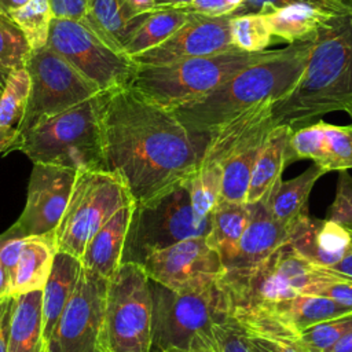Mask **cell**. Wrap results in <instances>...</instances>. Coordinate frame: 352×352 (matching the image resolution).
Segmentation results:
<instances>
[{"label": "cell", "instance_id": "obj_1", "mask_svg": "<svg viewBox=\"0 0 352 352\" xmlns=\"http://www.w3.org/2000/svg\"><path fill=\"white\" fill-rule=\"evenodd\" d=\"M104 169L121 179L135 204L186 182L199 166L209 138L191 133L173 110L129 84L96 95Z\"/></svg>", "mask_w": 352, "mask_h": 352}, {"label": "cell", "instance_id": "obj_2", "mask_svg": "<svg viewBox=\"0 0 352 352\" xmlns=\"http://www.w3.org/2000/svg\"><path fill=\"white\" fill-rule=\"evenodd\" d=\"M352 107V12L334 15L312 40L308 62L293 89L272 104L275 125L297 129Z\"/></svg>", "mask_w": 352, "mask_h": 352}, {"label": "cell", "instance_id": "obj_3", "mask_svg": "<svg viewBox=\"0 0 352 352\" xmlns=\"http://www.w3.org/2000/svg\"><path fill=\"white\" fill-rule=\"evenodd\" d=\"M312 41H300L268 54L239 70L210 94L173 111L194 135L210 136L219 126L263 102L287 95L302 74Z\"/></svg>", "mask_w": 352, "mask_h": 352}, {"label": "cell", "instance_id": "obj_4", "mask_svg": "<svg viewBox=\"0 0 352 352\" xmlns=\"http://www.w3.org/2000/svg\"><path fill=\"white\" fill-rule=\"evenodd\" d=\"M153 305L151 352H216L213 327L230 316L220 279L176 292L148 278Z\"/></svg>", "mask_w": 352, "mask_h": 352}, {"label": "cell", "instance_id": "obj_5", "mask_svg": "<svg viewBox=\"0 0 352 352\" xmlns=\"http://www.w3.org/2000/svg\"><path fill=\"white\" fill-rule=\"evenodd\" d=\"M267 54L268 51L246 52L234 47L220 54L168 65H136L128 84L157 104L175 110L210 94Z\"/></svg>", "mask_w": 352, "mask_h": 352}, {"label": "cell", "instance_id": "obj_6", "mask_svg": "<svg viewBox=\"0 0 352 352\" xmlns=\"http://www.w3.org/2000/svg\"><path fill=\"white\" fill-rule=\"evenodd\" d=\"M32 162L106 170L96 96L21 132L16 148Z\"/></svg>", "mask_w": 352, "mask_h": 352}, {"label": "cell", "instance_id": "obj_7", "mask_svg": "<svg viewBox=\"0 0 352 352\" xmlns=\"http://www.w3.org/2000/svg\"><path fill=\"white\" fill-rule=\"evenodd\" d=\"M345 276L348 275L330 267L305 260L289 243H283L254 268L238 274H223L220 282L227 293L231 314L234 309L290 298L302 294L312 283Z\"/></svg>", "mask_w": 352, "mask_h": 352}, {"label": "cell", "instance_id": "obj_8", "mask_svg": "<svg viewBox=\"0 0 352 352\" xmlns=\"http://www.w3.org/2000/svg\"><path fill=\"white\" fill-rule=\"evenodd\" d=\"M272 104V100L256 104L210 133L201 162L221 166L220 199L246 202L254 164L275 126Z\"/></svg>", "mask_w": 352, "mask_h": 352}, {"label": "cell", "instance_id": "obj_9", "mask_svg": "<svg viewBox=\"0 0 352 352\" xmlns=\"http://www.w3.org/2000/svg\"><path fill=\"white\" fill-rule=\"evenodd\" d=\"M209 230L210 216L197 217L187 183L183 182L157 198L135 204L122 263L142 264L153 252L188 238L206 236Z\"/></svg>", "mask_w": 352, "mask_h": 352}, {"label": "cell", "instance_id": "obj_10", "mask_svg": "<svg viewBox=\"0 0 352 352\" xmlns=\"http://www.w3.org/2000/svg\"><path fill=\"white\" fill-rule=\"evenodd\" d=\"M153 305L142 264L122 263L109 279L100 352H151Z\"/></svg>", "mask_w": 352, "mask_h": 352}, {"label": "cell", "instance_id": "obj_11", "mask_svg": "<svg viewBox=\"0 0 352 352\" xmlns=\"http://www.w3.org/2000/svg\"><path fill=\"white\" fill-rule=\"evenodd\" d=\"M135 204L120 177L109 170H78L55 230L58 252L81 258L91 238L121 208Z\"/></svg>", "mask_w": 352, "mask_h": 352}, {"label": "cell", "instance_id": "obj_12", "mask_svg": "<svg viewBox=\"0 0 352 352\" xmlns=\"http://www.w3.org/2000/svg\"><path fill=\"white\" fill-rule=\"evenodd\" d=\"M25 67L30 74L32 89L23 120L18 126L21 132L102 92L48 44L33 50Z\"/></svg>", "mask_w": 352, "mask_h": 352}, {"label": "cell", "instance_id": "obj_13", "mask_svg": "<svg viewBox=\"0 0 352 352\" xmlns=\"http://www.w3.org/2000/svg\"><path fill=\"white\" fill-rule=\"evenodd\" d=\"M48 45L102 91L128 84L136 66L129 56L74 19L52 18Z\"/></svg>", "mask_w": 352, "mask_h": 352}, {"label": "cell", "instance_id": "obj_14", "mask_svg": "<svg viewBox=\"0 0 352 352\" xmlns=\"http://www.w3.org/2000/svg\"><path fill=\"white\" fill-rule=\"evenodd\" d=\"M109 279L82 268L76 289L47 342V352H100Z\"/></svg>", "mask_w": 352, "mask_h": 352}, {"label": "cell", "instance_id": "obj_15", "mask_svg": "<svg viewBox=\"0 0 352 352\" xmlns=\"http://www.w3.org/2000/svg\"><path fill=\"white\" fill-rule=\"evenodd\" d=\"M77 172L69 166L34 162L25 208L6 234L25 238L55 232L67 208Z\"/></svg>", "mask_w": 352, "mask_h": 352}, {"label": "cell", "instance_id": "obj_16", "mask_svg": "<svg viewBox=\"0 0 352 352\" xmlns=\"http://www.w3.org/2000/svg\"><path fill=\"white\" fill-rule=\"evenodd\" d=\"M142 265L150 279L176 292L208 286L224 272L223 261L206 236L188 238L153 252Z\"/></svg>", "mask_w": 352, "mask_h": 352}, {"label": "cell", "instance_id": "obj_17", "mask_svg": "<svg viewBox=\"0 0 352 352\" xmlns=\"http://www.w3.org/2000/svg\"><path fill=\"white\" fill-rule=\"evenodd\" d=\"M231 18L232 14L208 16L191 12L188 21L166 41L131 59L135 65L154 66L228 51L234 48L230 30Z\"/></svg>", "mask_w": 352, "mask_h": 352}, {"label": "cell", "instance_id": "obj_18", "mask_svg": "<svg viewBox=\"0 0 352 352\" xmlns=\"http://www.w3.org/2000/svg\"><path fill=\"white\" fill-rule=\"evenodd\" d=\"M287 160H311L324 172L352 169V125H333L319 120L293 129Z\"/></svg>", "mask_w": 352, "mask_h": 352}, {"label": "cell", "instance_id": "obj_19", "mask_svg": "<svg viewBox=\"0 0 352 352\" xmlns=\"http://www.w3.org/2000/svg\"><path fill=\"white\" fill-rule=\"evenodd\" d=\"M286 243L305 260L331 268L348 253L351 232L345 224L305 213L287 228Z\"/></svg>", "mask_w": 352, "mask_h": 352}, {"label": "cell", "instance_id": "obj_20", "mask_svg": "<svg viewBox=\"0 0 352 352\" xmlns=\"http://www.w3.org/2000/svg\"><path fill=\"white\" fill-rule=\"evenodd\" d=\"M249 206V223L223 274H238L254 268L287 241V228L272 219L263 199Z\"/></svg>", "mask_w": 352, "mask_h": 352}, {"label": "cell", "instance_id": "obj_21", "mask_svg": "<svg viewBox=\"0 0 352 352\" xmlns=\"http://www.w3.org/2000/svg\"><path fill=\"white\" fill-rule=\"evenodd\" d=\"M135 204L121 208L88 242L80 261L82 268L111 279L122 264V253Z\"/></svg>", "mask_w": 352, "mask_h": 352}, {"label": "cell", "instance_id": "obj_22", "mask_svg": "<svg viewBox=\"0 0 352 352\" xmlns=\"http://www.w3.org/2000/svg\"><path fill=\"white\" fill-rule=\"evenodd\" d=\"M55 232L25 236L15 272L6 289V297L43 290L56 254Z\"/></svg>", "mask_w": 352, "mask_h": 352}, {"label": "cell", "instance_id": "obj_23", "mask_svg": "<svg viewBox=\"0 0 352 352\" xmlns=\"http://www.w3.org/2000/svg\"><path fill=\"white\" fill-rule=\"evenodd\" d=\"M150 12H136L126 0H91L88 12L80 22L107 45L124 54L125 43Z\"/></svg>", "mask_w": 352, "mask_h": 352}, {"label": "cell", "instance_id": "obj_24", "mask_svg": "<svg viewBox=\"0 0 352 352\" xmlns=\"http://www.w3.org/2000/svg\"><path fill=\"white\" fill-rule=\"evenodd\" d=\"M242 309L264 311L296 333H300L304 329L323 320L333 319L345 314H352L351 305L337 302L331 298L308 294H298L290 298Z\"/></svg>", "mask_w": 352, "mask_h": 352}, {"label": "cell", "instance_id": "obj_25", "mask_svg": "<svg viewBox=\"0 0 352 352\" xmlns=\"http://www.w3.org/2000/svg\"><path fill=\"white\" fill-rule=\"evenodd\" d=\"M337 14L316 4L294 3L268 11L264 16L272 37L293 44L312 41L319 29Z\"/></svg>", "mask_w": 352, "mask_h": 352}, {"label": "cell", "instance_id": "obj_26", "mask_svg": "<svg viewBox=\"0 0 352 352\" xmlns=\"http://www.w3.org/2000/svg\"><path fill=\"white\" fill-rule=\"evenodd\" d=\"M326 173L319 165L312 164L298 176L279 179L263 198L270 214L285 228H289L300 216L308 213V198L315 182Z\"/></svg>", "mask_w": 352, "mask_h": 352}, {"label": "cell", "instance_id": "obj_27", "mask_svg": "<svg viewBox=\"0 0 352 352\" xmlns=\"http://www.w3.org/2000/svg\"><path fill=\"white\" fill-rule=\"evenodd\" d=\"M81 271L80 258L69 253L56 252L51 274L43 289V331L45 342H48L55 323L70 300Z\"/></svg>", "mask_w": 352, "mask_h": 352}, {"label": "cell", "instance_id": "obj_28", "mask_svg": "<svg viewBox=\"0 0 352 352\" xmlns=\"http://www.w3.org/2000/svg\"><path fill=\"white\" fill-rule=\"evenodd\" d=\"M8 352H47L43 331V290L14 297Z\"/></svg>", "mask_w": 352, "mask_h": 352}, {"label": "cell", "instance_id": "obj_29", "mask_svg": "<svg viewBox=\"0 0 352 352\" xmlns=\"http://www.w3.org/2000/svg\"><path fill=\"white\" fill-rule=\"evenodd\" d=\"M293 129L289 125H275L254 164L246 204H254L265 197L270 188L282 179V172L287 164V146Z\"/></svg>", "mask_w": 352, "mask_h": 352}, {"label": "cell", "instance_id": "obj_30", "mask_svg": "<svg viewBox=\"0 0 352 352\" xmlns=\"http://www.w3.org/2000/svg\"><path fill=\"white\" fill-rule=\"evenodd\" d=\"M250 217V206L246 202H230L219 199L210 213V230L206 242L213 248L226 267L234 257L242 234Z\"/></svg>", "mask_w": 352, "mask_h": 352}, {"label": "cell", "instance_id": "obj_31", "mask_svg": "<svg viewBox=\"0 0 352 352\" xmlns=\"http://www.w3.org/2000/svg\"><path fill=\"white\" fill-rule=\"evenodd\" d=\"M191 12L183 8H157L148 14L124 45V54L133 58L166 41L182 28Z\"/></svg>", "mask_w": 352, "mask_h": 352}, {"label": "cell", "instance_id": "obj_32", "mask_svg": "<svg viewBox=\"0 0 352 352\" xmlns=\"http://www.w3.org/2000/svg\"><path fill=\"white\" fill-rule=\"evenodd\" d=\"M32 89L30 74L26 67L12 69L8 73L0 94V126L18 128L23 120Z\"/></svg>", "mask_w": 352, "mask_h": 352}, {"label": "cell", "instance_id": "obj_33", "mask_svg": "<svg viewBox=\"0 0 352 352\" xmlns=\"http://www.w3.org/2000/svg\"><path fill=\"white\" fill-rule=\"evenodd\" d=\"M186 183L197 217L210 216L221 194V166L213 162H201Z\"/></svg>", "mask_w": 352, "mask_h": 352}, {"label": "cell", "instance_id": "obj_34", "mask_svg": "<svg viewBox=\"0 0 352 352\" xmlns=\"http://www.w3.org/2000/svg\"><path fill=\"white\" fill-rule=\"evenodd\" d=\"M25 34L32 51L48 44L52 12L50 0H29L25 6L7 14Z\"/></svg>", "mask_w": 352, "mask_h": 352}, {"label": "cell", "instance_id": "obj_35", "mask_svg": "<svg viewBox=\"0 0 352 352\" xmlns=\"http://www.w3.org/2000/svg\"><path fill=\"white\" fill-rule=\"evenodd\" d=\"M230 30L234 47L246 52H263L272 40L264 14L232 15Z\"/></svg>", "mask_w": 352, "mask_h": 352}, {"label": "cell", "instance_id": "obj_36", "mask_svg": "<svg viewBox=\"0 0 352 352\" xmlns=\"http://www.w3.org/2000/svg\"><path fill=\"white\" fill-rule=\"evenodd\" d=\"M349 329H352V314H345L304 329L300 331V344L304 352H326Z\"/></svg>", "mask_w": 352, "mask_h": 352}, {"label": "cell", "instance_id": "obj_37", "mask_svg": "<svg viewBox=\"0 0 352 352\" xmlns=\"http://www.w3.org/2000/svg\"><path fill=\"white\" fill-rule=\"evenodd\" d=\"M32 48L18 25L0 12V63L7 69L25 67Z\"/></svg>", "mask_w": 352, "mask_h": 352}, {"label": "cell", "instance_id": "obj_38", "mask_svg": "<svg viewBox=\"0 0 352 352\" xmlns=\"http://www.w3.org/2000/svg\"><path fill=\"white\" fill-rule=\"evenodd\" d=\"M213 336L216 352H252L248 333L231 315L214 324Z\"/></svg>", "mask_w": 352, "mask_h": 352}, {"label": "cell", "instance_id": "obj_39", "mask_svg": "<svg viewBox=\"0 0 352 352\" xmlns=\"http://www.w3.org/2000/svg\"><path fill=\"white\" fill-rule=\"evenodd\" d=\"M294 3H311L324 8H329L334 12H351V7L340 3L337 0H245L234 12L232 15H243V14H265L268 11L294 4Z\"/></svg>", "mask_w": 352, "mask_h": 352}, {"label": "cell", "instance_id": "obj_40", "mask_svg": "<svg viewBox=\"0 0 352 352\" xmlns=\"http://www.w3.org/2000/svg\"><path fill=\"white\" fill-rule=\"evenodd\" d=\"M327 219L341 224H352V176L348 170H340L336 198L327 210Z\"/></svg>", "mask_w": 352, "mask_h": 352}, {"label": "cell", "instance_id": "obj_41", "mask_svg": "<svg viewBox=\"0 0 352 352\" xmlns=\"http://www.w3.org/2000/svg\"><path fill=\"white\" fill-rule=\"evenodd\" d=\"M302 294L318 296L331 298L337 302L352 307V278L345 276L342 279H330L322 280L309 285Z\"/></svg>", "mask_w": 352, "mask_h": 352}, {"label": "cell", "instance_id": "obj_42", "mask_svg": "<svg viewBox=\"0 0 352 352\" xmlns=\"http://www.w3.org/2000/svg\"><path fill=\"white\" fill-rule=\"evenodd\" d=\"M3 242L0 246V264L3 267V271L6 274V280L7 285L11 280L18 260L21 257V252L23 248V241L25 238H16V236H10L6 234V231L3 232Z\"/></svg>", "mask_w": 352, "mask_h": 352}, {"label": "cell", "instance_id": "obj_43", "mask_svg": "<svg viewBox=\"0 0 352 352\" xmlns=\"http://www.w3.org/2000/svg\"><path fill=\"white\" fill-rule=\"evenodd\" d=\"M91 0H50L54 18L82 21L88 12Z\"/></svg>", "mask_w": 352, "mask_h": 352}, {"label": "cell", "instance_id": "obj_44", "mask_svg": "<svg viewBox=\"0 0 352 352\" xmlns=\"http://www.w3.org/2000/svg\"><path fill=\"white\" fill-rule=\"evenodd\" d=\"M183 10L194 14L208 15V16H220L232 14V8L227 4L226 0H194L191 4Z\"/></svg>", "mask_w": 352, "mask_h": 352}, {"label": "cell", "instance_id": "obj_45", "mask_svg": "<svg viewBox=\"0 0 352 352\" xmlns=\"http://www.w3.org/2000/svg\"><path fill=\"white\" fill-rule=\"evenodd\" d=\"M14 297H4L0 301V352H8V331Z\"/></svg>", "mask_w": 352, "mask_h": 352}, {"label": "cell", "instance_id": "obj_46", "mask_svg": "<svg viewBox=\"0 0 352 352\" xmlns=\"http://www.w3.org/2000/svg\"><path fill=\"white\" fill-rule=\"evenodd\" d=\"M21 138V131L18 128L0 126V154L15 150Z\"/></svg>", "mask_w": 352, "mask_h": 352}, {"label": "cell", "instance_id": "obj_47", "mask_svg": "<svg viewBox=\"0 0 352 352\" xmlns=\"http://www.w3.org/2000/svg\"><path fill=\"white\" fill-rule=\"evenodd\" d=\"M345 226L348 227V230L351 232V246H349V250L345 254V257L331 268L336 270L337 272H341V274L352 278V224H345Z\"/></svg>", "mask_w": 352, "mask_h": 352}, {"label": "cell", "instance_id": "obj_48", "mask_svg": "<svg viewBox=\"0 0 352 352\" xmlns=\"http://www.w3.org/2000/svg\"><path fill=\"white\" fill-rule=\"evenodd\" d=\"M326 352H352V329H349L329 351Z\"/></svg>", "mask_w": 352, "mask_h": 352}, {"label": "cell", "instance_id": "obj_49", "mask_svg": "<svg viewBox=\"0 0 352 352\" xmlns=\"http://www.w3.org/2000/svg\"><path fill=\"white\" fill-rule=\"evenodd\" d=\"M128 4L139 14L157 10L154 0H126Z\"/></svg>", "mask_w": 352, "mask_h": 352}, {"label": "cell", "instance_id": "obj_50", "mask_svg": "<svg viewBox=\"0 0 352 352\" xmlns=\"http://www.w3.org/2000/svg\"><path fill=\"white\" fill-rule=\"evenodd\" d=\"M194 0H154L157 8H184Z\"/></svg>", "mask_w": 352, "mask_h": 352}, {"label": "cell", "instance_id": "obj_51", "mask_svg": "<svg viewBox=\"0 0 352 352\" xmlns=\"http://www.w3.org/2000/svg\"><path fill=\"white\" fill-rule=\"evenodd\" d=\"M29 0H0V12L10 14L14 10L25 6Z\"/></svg>", "mask_w": 352, "mask_h": 352}, {"label": "cell", "instance_id": "obj_52", "mask_svg": "<svg viewBox=\"0 0 352 352\" xmlns=\"http://www.w3.org/2000/svg\"><path fill=\"white\" fill-rule=\"evenodd\" d=\"M249 336V334H248ZM249 341H250V348H252V352H274L268 344L261 340V338H257V337H250L249 336Z\"/></svg>", "mask_w": 352, "mask_h": 352}, {"label": "cell", "instance_id": "obj_53", "mask_svg": "<svg viewBox=\"0 0 352 352\" xmlns=\"http://www.w3.org/2000/svg\"><path fill=\"white\" fill-rule=\"evenodd\" d=\"M4 236L3 234H0V246H1V242H3ZM6 289H7V280H6V274L3 271V267L0 264V301L6 297Z\"/></svg>", "mask_w": 352, "mask_h": 352}, {"label": "cell", "instance_id": "obj_54", "mask_svg": "<svg viewBox=\"0 0 352 352\" xmlns=\"http://www.w3.org/2000/svg\"><path fill=\"white\" fill-rule=\"evenodd\" d=\"M8 73H10V70H7V69L0 63V94H1L3 89H4V85H6V81H7Z\"/></svg>", "mask_w": 352, "mask_h": 352}, {"label": "cell", "instance_id": "obj_55", "mask_svg": "<svg viewBox=\"0 0 352 352\" xmlns=\"http://www.w3.org/2000/svg\"><path fill=\"white\" fill-rule=\"evenodd\" d=\"M227 1V4L232 8V12L245 1V0H226Z\"/></svg>", "mask_w": 352, "mask_h": 352}, {"label": "cell", "instance_id": "obj_56", "mask_svg": "<svg viewBox=\"0 0 352 352\" xmlns=\"http://www.w3.org/2000/svg\"><path fill=\"white\" fill-rule=\"evenodd\" d=\"M337 1H340V3H344V4L349 6V0H337Z\"/></svg>", "mask_w": 352, "mask_h": 352}, {"label": "cell", "instance_id": "obj_57", "mask_svg": "<svg viewBox=\"0 0 352 352\" xmlns=\"http://www.w3.org/2000/svg\"><path fill=\"white\" fill-rule=\"evenodd\" d=\"M158 352H183V351H158Z\"/></svg>", "mask_w": 352, "mask_h": 352}, {"label": "cell", "instance_id": "obj_58", "mask_svg": "<svg viewBox=\"0 0 352 352\" xmlns=\"http://www.w3.org/2000/svg\"><path fill=\"white\" fill-rule=\"evenodd\" d=\"M346 113H348V114H349V117H351V118H352V107H351V109H349V110H348V111H346Z\"/></svg>", "mask_w": 352, "mask_h": 352}, {"label": "cell", "instance_id": "obj_59", "mask_svg": "<svg viewBox=\"0 0 352 352\" xmlns=\"http://www.w3.org/2000/svg\"><path fill=\"white\" fill-rule=\"evenodd\" d=\"M349 7H351V12H352V0H349Z\"/></svg>", "mask_w": 352, "mask_h": 352}]
</instances>
